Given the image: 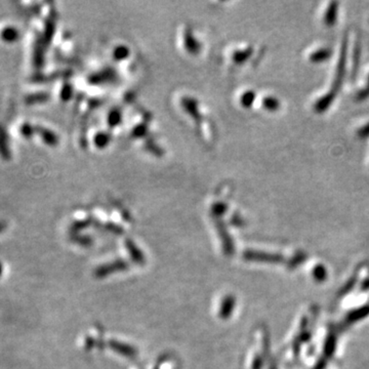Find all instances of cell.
<instances>
[{
	"label": "cell",
	"mask_w": 369,
	"mask_h": 369,
	"mask_svg": "<svg viewBox=\"0 0 369 369\" xmlns=\"http://www.w3.org/2000/svg\"><path fill=\"white\" fill-rule=\"evenodd\" d=\"M0 37L4 41V42H15L19 38V31L15 27H5L2 29L1 33H0Z\"/></svg>",
	"instance_id": "6da1fadb"
}]
</instances>
